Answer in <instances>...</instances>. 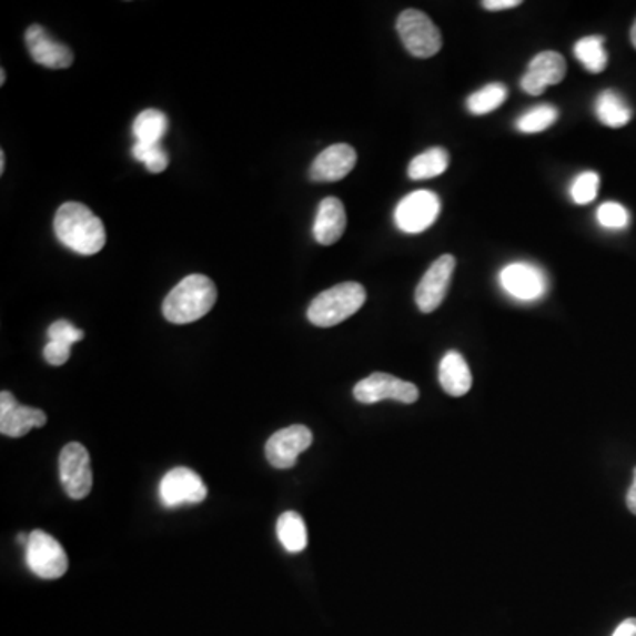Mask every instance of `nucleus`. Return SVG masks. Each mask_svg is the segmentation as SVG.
Instances as JSON below:
<instances>
[{
	"label": "nucleus",
	"instance_id": "f257e3e1",
	"mask_svg": "<svg viewBox=\"0 0 636 636\" xmlns=\"http://www.w3.org/2000/svg\"><path fill=\"white\" fill-rule=\"evenodd\" d=\"M53 230L65 248L80 255H95L107 243L103 221L80 202H65L59 208Z\"/></svg>",
	"mask_w": 636,
	"mask_h": 636
},
{
	"label": "nucleus",
	"instance_id": "f03ea898",
	"mask_svg": "<svg viewBox=\"0 0 636 636\" xmlns=\"http://www.w3.org/2000/svg\"><path fill=\"white\" fill-rule=\"evenodd\" d=\"M216 285L204 274H190L173 286L163 301V315L172 324H191L208 315L216 304Z\"/></svg>",
	"mask_w": 636,
	"mask_h": 636
},
{
	"label": "nucleus",
	"instance_id": "7ed1b4c3",
	"mask_svg": "<svg viewBox=\"0 0 636 636\" xmlns=\"http://www.w3.org/2000/svg\"><path fill=\"white\" fill-rule=\"evenodd\" d=\"M364 303L366 291L361 283H340L313 299L307 307V321L316 327H333L360 312Z\"/></svg>",
	"mask_w": 636,
	"mask_h": 636
},
{
	"label": "nucleus",
	"instance_id": "20e7f679",
	"mask_svg": "<svg viewBox=\"0 0 636 636\" xmlns=\"http://www.w3.org/2000/svg\"><path fill=\"white\" fill-rule=\"evenodd\" d=\"M396 31L403 47L417 59L437 55L442 48V36L438 27L423 11L405 9L396 20Z\"/></svg>",
	"mask_w": 636,
	"mask_h": 636
},
{
	"label": "nucleus",
	"instance_id": "39448f33",
	"mask_svg": "<svg viewBox=\"0 0 636 636\" xmlns=\"http://www.w3.org/2000/svg\"><path fill=\"white\" fill-rule=\"evenodd\" d=\"M27 566L44 581H57L68 572V555L55 537L34 531L29 534V545L26 546Z\"/></svg>",
	"mask_w": 636,
	"mask_h": 636
},
{
	"label": "nucleus",
	"instance_id": "423d86ee",
	"mask_svg": "<svg viewBox=\"0 0 636 636\" xmlns=\"http://www.w3.org/2000/svg\"><path fill=\"white\" fill-rule=\"evenodd\" d=\"M59 472H61L62 488L68 497L82 501L91 494L92 483H94L91 456L82 444L71 442L62 447L61 456H59Z\"/></svg>",
	"mask_w": 636,
	"mask_h": 636
},
{
	"label": "nucleus",
	"instance_id": "0eeeda50",
	"mask_svg": "<svg viewBox=\"0 0 636 636\" xmlns=\"http://www.w3.org/2000/svg\"><path fill=\"white\" fill-rule=\"evenodd\" d=\"M441 200L428 190L412 191L394 211V223L405 234H421L437 221Z\"/></svg>",
	"mask_w": 636,
	"mask_h": 636
},
{
	"label": "nucleus",
	"instance_id": "6e6552de",
	"mask_svg": "<svg viewBox=\"0 0 636 636\" xmlns=\"http://www.w3.org/2000/svg\"><path fill=\"white\" fill-rule=\"evenodd\" d=\"M354 398L363 405H372L384 400L411 405L420 400V390L412 382L402 381L390 373L377 372L355 384Z\"/></svg>",
	"mask_w": 636,
	"mask_h": 636
},
{
	"label": "nucleus",
	"instance_id": "1a4fd4ad",
	"mask_svg": "<svg viewBox=\"0 0 636 636\" xmlns=\"http://www.w3.org/2000/svg\"><path fill=\"white\" fill-rule=\"evenodd\" d=\"M160 497L166 507L200 504L208 498V486L195 471L186 467L172 468L161 479Z\"/></svg>",
	"mask_w": 636,
	"mask_h": 636
},
{
	"label": "nucleus",
	"instance_id": "9d476101",
	"mask_svg": "<svg viewBox=\"0 0 636 636\" xmlns=\"http://www.w3.org/2000/svg\"><path fill=\"white\" fill-rule=\"evenodd\" d=\"M456 260L453 255L438 256L416 289V304L423 313H432L441 306L450 291L451 277L455 273Z\"/></svg>",
	"mask_w": 636,
	"mask_h": 636
},
{
	"label": "nucleus",
	"instance_id": "9b49d317",
	"mask_svg": "<svg viewBox=\"0 0 636 636\" xmlns=\"http://www.w3.org/2000/svg\"><path fill=\"white\" fill-rule=\"evenodd\" d=\"M313 433L303 424H294L280 430L265 444V456L269 464L276 468H292L297 456L312 446Z\"/></svg>",
	"mask_w": 636,
	"mask_h": 636
},
{
	"label": "nucleus",
	"instance_id": "f8f14e48",
	"mask_svg": "<svg viewBox=\"0 0 636 636\" xmlns=\"http://www.w3.org/2000/svg\"><path fill=\"white\" fill-rule=\"evenodd\" d=\"M47 424V414L40 408L26 407L9 391L0 393V433L6 437H26L34 428Z\"/></svg>",
	"mask_w": 636,
	"mask_h": 636
},
{
	"label": "nucleus",
	"instance_id": "ddd939ff",
	"mask_svg": "<svg viewBox=\"0 0 636 636\" xmlns=\"http://www.w3.org/2000/svg\"><path fill=\"white\" fill-rule=\"evenodd\" d=\"M501 285L519 301H536L545 295L546 277L536 265L515 262L501 271Z\"/></svg>",
	"mask_w": 636,
	"mask_h": 636
},
{
	"label": "nucleus",
	"instance_id": "4468645a",
	"mask_svg": "<svg viewBox=\"0 0 636 636\" xmlns=\"http://www.w3.org/2000/svg\"><path fill=\"white\" fill-rule=\"evenodd\" d=\"M564 77H566L564 57L561 53L546 50V52L537 53L531 61L527 73L522 77L519 87L527 94L539 95L545 92L546 87L563 82Z\"/></svg>",
	"mask_w": 636,
	"mask_h": 636
},
{
	"label": "nucleus",
	"instance_id": "2eb2a0df",
	"mask_svg": "<svg viewBox=\"0 0 636 636\" xmlns=\"http://www.w3.org/2000/svg\"><path fill=\"white\" fill-rule=\"evenodd\" d=\"M26 44L32 59L50 70H65L73 64V52L65 44L57 43L41 26H31L26 32Z\"/></svg>",
	"mask_w": 636,
	"mask_h": 636
},
{
	"label": "nucleus",
	"instance_id": "dca6fc26",
	"mask_svg": "<svg viewBox=\"0 0 636 636\" xmlns=\"http://www.w3.org/2000/svg\"><path fill=\"white\" fill-rule=\"evenodd\" d=\"M357 154L354 148L346 143H336L322 151L310 169V179L313 182L342 181L354 170Z\"/></svg>",
	"mask_w": 636,
	"mask_h": 636
},
{
	"label": "nucleus",
	"instance_id": "f3484780",
	"mask_svg": "<svg viewBox=\"0 0 636 636\" xmlns=\"http://www.w3.org/2000/svg\"><path fill=\"white\" fill-rule=\"evenodd\" d=\"M346 229V212L342 200L327 196L322 200L313 223V238L322 246L339 243Z\"/></svg>",
	"mask_w": 636,
	"mask_h": 636
},
{
	"label": "nucleus",
	"instance_id": "a211bd4d",
	"mask_svg": "<svg viewBox=\"0 0 636 636\" xmlns=\"http://www.w3.org/2000/svg\"><path fill=\"white\" fill-rule=\"evenodd\" d=\"M438 382L450 396H465L471 391L472 373L464 355L451 351L442 357Z\"/></svg>",
	"mask_w": 636,
	"mask_h": 636
},
{
	"label": "nucleus",
	"instance_id": "6ab92c4d",
	"mask_svg": "<svg viewBox=\"0 0 636 636\" xmlns=\"http://www.w3.org/2000/svg\"><path fill=\"white\" fill-rule=\"evenodd\" d=\"M594 110H596L599 122L608 128H624L633 118L629 104L615 91H603L597 95Z\"/></svg>",
	"mask_w": 636,
	"mask_h": 636
},
{
	"label": "nucleus",
	"instance_id": "aec40b11",
	"mask_svg": "<svg viewBox=\"0 0 636 636\" xmlns=\"http://www.w3.org/2000/svg\"><path fill=\"white\" fill-rule=\"evenodd\" d=\"M276 534L283 548L291 554H299L306 548V524H304L303 516L295 511H286L277 518Z\"/></svg>",
	"mask_w": 636,
	"mask_h": 636
},
{
	"label": "nucleus",
	"instance_id": "412c9836",
	"mask_svg": "<svg viewBox=\"0 0 636 636\" xmlns=\"http://www.w3.org/2000/svg\"><path fill=\"white\" fill-rule=\"evenodd\" d=\"M169 130V118L161 110L149 109L139 113L133 122V134L137 143L158 145Z\"/></svg>",
	"mask_w": 636,
	"mask_h": 636
},
{
	"label": "nucleus",
	"instance_id": "4be33fe9",
	"mask_svg": "<svg viewBox=\"0 0 636 636\" xmlns=\"http://www.w3.org/2000/svg\"><path fill=\"white\" fill-rule=\"evenodd\" d=\"M450 166V154L446 149L432 148L421 152L408 165V178L412 181H424V179L438 178L446 172Z\"/></svg>",
	"mask_w": 636,
	"mask_h": 636
},
{
	"label": "nucleus",
	"instance_id": "5701e85b",
	"mask_svg": "<svg viewBox=\"0 0 636 636\" xmlns=\"http://www.w3.org/2000/svg\"><path fill=\"white\" fill-rule=\"evenodd\" d=\"M573 52H575L576 59L584 64L585 70L590 71V73H602L606 70L608 55H606L605 50V38L602 36L582 38L581 41H576Z\"/></svg>",
	"mask_w": 636,
	"mask_h": 636
},
{
	"label": "nucleus",
	"instance_id": "b1692460",
	"mask_svg": "<svg viewBox=\"0 0 636 636\" xmlns=\"http://www.w3.org/2000/svg\"><path fill=\"white\" fill-rule=\"evenodd\" d=\"M507 100V87L504 83H488L479 91L472 92L467 98L468 112L474 115H485L494 112Z\"/></svg>",
	"mask_w": 636,
	"mask_h": 636
},
{
	"label": "nucleus",
	"instance_id": "393cba45",
	"mask_svg": "<svg viewBox=\"0 0 636 636\" xmlns=\"http://www.w3.org/2000/svg\"><path fill=\"white\" fill-rule=\"evenodd\" d=\"M557 119L558 110L555 109L554 104H537L534 109L527 110L522 118H518L516 130L525 134L542 133V131L554 127Z\"/></svg>",
	"mask_w": 636,
	"mask_h": 636
},
{
	"label": "nucleus",
	"instance_id": "a878e982",
	"mask_svg": "<svg viewBox=\"0 0 636 636\" xmlns=\"http://www.w3.org/2000/svg\"><path fill=\"white\" fill-rule=\"evenodd\" d=\"M131 154H133L134 160L142 161L145 169L151 173L165 172L166 166H169V154H166L165 149L161 148V143L158 145L134 143Z\"/></svg>",
	"mask_w": 636,
	"mask_h": 636
},
{
	"label": "nucleus",
	"instance_id": "bb28decb",
	"mask_svg": "<svg viewBox=\"0 0 636 636\" xmlns=\"http://www.w3.org/2000/svg\"><path fill=\"white\" fill-rule=\"evenodd\" d=\"M597 190H599V175L596 172H584L573 181L569 193L575 204L585 205L596 199Z\"/></svg>",
	"mask_w": 636,
	"mask_h": 636
},
{
	"label": "nucleus",
	"instance_id": "cd10ccee",
	"mask_svg": "<svg viewBox=\"0 0 636 636\" xmlns=\"http://www.w3.org/2000/svg\"><path fill=\"white\" fill-rule=\"evenodd\" d=\"M599 225L610 230H623L629 225V212L617 202H606L597 209Z\"/></svg>",
	"mask_w": 636,
	"mask_h": 636
},
{
	"label": "nucleus",
	"instance_id": "c85d7f7f",
	"mask_svg": "<svg viewBox=\"0 0 636 636\" xmlns=\"http://www.w3.org/2000/svg\"><path fill=\"white\" fill-rule=\"evenodd\" d=\"M83 336H85L83 331L77 330V327L68 321H57L48 327V340H50V342L74 345V343L82 342Z\"/></svg>",
	"mask_w": 636,
	"mask_h": 636
},
{
	"label": "nucleus",
	"instance_id": "c756f323",
	"mask_svg": "<svg viewBox=\"0 0 636 636\" xmlns=\"http://www.w3.org/2000/svg\"><path fill=\"white\" fill-rule=\"evenodd\" d=\"M43 355L48 364L62 366L70 360L71 345H65V343L61 342H48V345L44 346Z\"/></svg>",
	"mask_w": 636,
	"mask_h": 636
},
{
	"label": "nucleus",
	"instance_id": "7c9ffc66",
	"mask_svg": "<svg viewBox=\"0 0 636 636\" xmlns=\"http://www.w3.org/2000/svg\"><path fill=\"white\" fill-rule=\"evenodd\" d=\"M519 4H522L519 0H485V2H481V6L488 11H504V9L518 8Z\"/></svg>",
	"mask_w": 636,
	"mask_h": 636
},
{
	"label": "nucleus",
	"instance_id": "2f4dec72",
	"mask_svg": "<svg viewBox=\"0 0 636 636\" xmlns=\"http://www.w3.org/2000/svg\"><path fill=\"white\" fill-rule=\"evenodd\" d=\"M612 636H636V619L635 617H629V619L624 620L617 626L614 635Z\"/></svg>",
	"mask_w": 636,
	"mask_h": 636
},
{
	"label": "nucleus",
	"instance_id": "473e14b6",
	"mask_svg": "<svg viewBox=\"0 0 636 636\" xmlns=\"http://www.w3.org/2000/svg\"><path fill=\"white\" fill-rule=\"evenodd\" d=\"M626 504H628V509L632 511L633 515H636V467L633 471V485L629 486L628 495H626Z\"/></svg>",
	"mask_w": 636,
	"mask_h": 636
},
{
	"label": "nucleus",
	"instance_id": "72a5a7b5",
	"mask_svg": "<svg viewBox=\"0 0 636 636\" xmlns=\"http://www.w3.org/2000/svg\"><path fill=\"white\" fill-rule=\"evenodd\" d=\"M6 170V154L4 151L0 152V173H4Z\"/></svg>",
	"mask_w": 636,
	"mask_h": 636
},
{
	"label": "nucleus",
	"instance_id": "f704fd0d",
	"mask_svg": "<svg viewBox=\"0 0 636 636\" xmlns=\"http://www.w3.org/2000/svg\"><path fill=\"white\" fill-rule=\"evenodd\" d=\"M632 43H633V47L636 48V20H635V23H633V27H632Z\"/></svg>",
	"mask_w": 636,
	"mask_h": 636
},
{
	"label": "nucleus",
	"instance_id": "c9c22d12",
	"mask_svg": "<svg viewBox=\"0 0 636 636\" xmlns=\"http://www.w3.org/2000/svg\"><path fill=\"white\" fill-rule=\"evenodd\" d=\"M6 83V71H0V85H4Z\"/></svg>",
	"mask_w": 636,
	"mask_h": 636
}]
</instances>
